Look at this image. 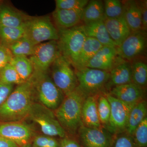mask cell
Masks as SVG:
<instances>
[{"label": "cell", "instance_id": "f35d334b", "mask_svg": "<svg viewBox=\"0 0 147 147\" xmlns=\"http://www.w3.org/2000/svg\"><path fill=\"white\" fill-rule=\"evenodd\" d=\"M139 4L142 15V29L146 31L147 28V1H142Z\"/></svg>", "mask_w": 147, "mask_h": 147}, {"label": "cell", "instance_id": "3957f363", "mask_svg": "<svg viewBox=\"0 0 147 147\" xmlns=\"http://www.w3.org/2000/svg\"><path fill=\"white\" fill-rule=\"evenodd\" d=\"M30 79L33 87L34 99L50 110H56L65 96L54 84L48 71L34 70Z\"/></svg>", "mask_w": 147, "mask_h": 147}, {"label": "cell", "instance_id": "2e32d148", "mask_svg": "<svg viewBox=\"0 0 147 147\" xmlns=\"http://www.w3.org/2000/svg\"><path fill=\"white\" fill-rule=\"evenodd\" d=\"M118 58L115 64L110 71V78L106 90L110 91L114 87L131 83V64Z\"/></svg>", "mask_w": 147, "mask_h": 147}, {"label": "cell", "instance_id": "f1b7e54d", "mask_svg": "<svg viewBox=\"0 0 147 147\" xmlns=\"http://www.w3.org/2000/svg\"><path fill=\"white\" fill-rule=\"evenodd\" d=\"M131 83L145 88L147 83V65L144 62L137 61L131 65Z\"/></svg>", "mask_w": 147, "mask_h": 147}, {"label": "cell", "instance_id": "7a4b0ae2", "mask_svg": "<svg viewBox=\"0 0 147 147\" xmlns=\"http://www.w3.org/2000/svg\"><path fill=\"white\" fill-rule=\"evenodd\" d=\"M86 98L76 88L65 96L61 105L55 110L56 118L66 133L75 135L83 125L81 115L82 105Z\"/></svg>", "mask_w": 147, "mask_h": 147}, {"label": "cell", "instance_id": "30bf717a", "mask_svg": "<svg viewBox=\"0 0 147 147\" xmlns=\"http://www.w3.org/2000/svg\"><path fill=\"white\" fill-rule=\"evenodd\" d=\"M60 55L57 40H50L36 45L29 59L34 70L47 71Z\"/></svg>", "mask_w": 147, "mask_h": 147}, {"label": "cell", "instance_id": "f546056e", "mask_svg": "<svg viewBox=\"0 0 147 147\" xmlns=\"http://www.w3.org/2000/svg\"><path fill=\"white\" fill-rule=\"evenodd\" d=\"M97 110L100 123L107 126L110 120L111 106L105 94L98 96Z\"/></svg>", "mask_w": 147, "mask_h": 147}, {"label": "cell", "instance_id": "7402d4cb", "mask_svg": "<svg viewBox=\"0 0 147 147\" xmlns=\"http://www.w3.org/2000/svg\"><path fill=\"white\" fill-rule=\"evenodd\" d=\"M123 5V16L131 32L143 31L139 3L136 1H125Z\"/></svg>", "mask_w": 147, "mask_h": 147}, {"label": "cell", "instance_id": "277c9868", "mask_svg": "<svg viewBox=\"0 0 147 147\" xmlns=\"http://www.w3.org/2000/svg\"><path fill=\"white\" fill-rule=\"evenodd\" d=\"M74 71L78 81L77 88L86 97L105 93L110 71L86 67Z\"/></svg>", "mask_w": 147, "mask_h": 147}, {"label": "cell", "instance_id": "ac0fdd59", "mask_svg": "<svg viewBox=\"0 0 147 147\" xmlns=\"http://www.w3.org/2000/svg\"><path fill=\"white\" fill-rule=\"evenodd\" d=\"M0 3V26H23L30 17L12 6Z\"/></svg>", "mask_w": 147, "mask_h": 147}, {"label": "cell", "instance_id": "60d3db41", "mask_svg": "<svg viewBox=\"0 0 147 147\" xmlns=\"http://www.w3.org/2000/svg\"><path fill=\"white\" fill-rule=\"evenodd\" d=\"M0 147H21L16 143L0 136Z\"/></svg>", "mask_w": 147, "mask_h": 147}, {"label": "cell", "instance_id": "e0dca14e", "mask_svg": "<svg viewBox=\"0 0 147 147\" xmlns=\"http://www.w3.org/2000/svg\"><path fill=\"white\" fill-rule=\"evenodd\" d=\"M83 9L56 8L52 13L53 23L57 30L66 29L78 26L82 21Z\"/></svg>", "mask_w": 147, "mask_h": 147}, {"label": "cell", "instance_id": "7bdbcfd3", "mask_svg": "<svg viewBox=\"0 0 147 147\" xmlns=\"http://www.w3.org/2000/svg\"><path fill=\"white\" fill-rule=\"evenodd\" d=\"M1 1H0V3H1Z\"/></svg>", "mask_w": 147, "mask_h": 147}, {"label": "cell", "instance_id": "e575fe53", "mask_svg": "<svg viewBox=\"0 0 147 147\" xmlns=\"http://www.w3.org/2000/svg\"><path fill=\"white\" fill-rule=\"evenodd\" d=\"M32 147H60V142L54 137L47 135H37L33 139Z\"/></svg>", "mask_w": 147, "mask_h": 147}, {"label": "cell", "instance_id": "4316f807", "mask_svg": "<svg viewBox=\"0 0 147 147\" xmlns=\"http://www.w3.org/2000/svg\"><path fill=\"white\" fill-rule=\"evenodd\" d=\"M24 26L17 28L0 26V44L7 47L24 36Z\"/></svg>", "mask_w": 147, "mask_h": 147}, {"label": "cell", "instance_id": "d6986e66", "mask_svg": "<svg viewBox=\"0 0 147 147\" xmlns=\"http://www.w3.org/2000/svg\"><path fill=\"white\" fill-rule=\"evenodd\" d=\"M104 22L110 38L117 47L119 46L131 34V30L123 15L117 18H106Z\"/></svg>", "mask_w": 147, "mask_h": 147}, {"label": "cell", "instance_id": "7c38bea8", "mask_svg": "<svg viewBox=\"0 0 147 147\" xmlns=\"http://www.w3.org/2000/svg\"><path fill=\"white\" fill-rule=\"evenodd\" d=\"M0 136L24 147L30 144L34 133L31 127L20 122L0 123Z\"/></svg>", "mask_w": 147, "mask_h": 147}, {"label": "cell", "instance_id": "484cf974", "mask_svg": "<svg viewBox=\"0 0 147 147\" xmlns=\"http://www.w3.org/2000/svg\"><path fill=\"white\" fill-rule=\"evenodd\" d=\"M10 64L24 82L27 81L33 73V67L28 57H13Z\"/></svg>", "mask_w": 147, "mask_h": 147}, {"label": "cell", "instance_id": "d4e9b609", "mask_svg": "<svg viewBox=\"0 0 147 147\" xmlns=\"http://www.w3.org/2000/svg\"><path fill=\"white\" fill-rule=\"evenodd\" d=\"M147 102L145 100L138 102L131 109L127 121L125 132L132 136L137 126L147 117Z\"/></svg>", "mask_w": 147, "mask_h": 147}, {"label": "cell", "instance_id": "44dd1931", "mask_svg": "<svg viewBox=\"0 0 147 147\" xmlns=\"http://www.w3.org/2000/svg\"><path fill=\"white\" fill-rule=\"evenodd\" d=\"M98 96L87 97L84 100L82 110V120L83 125L91 128H100V123L97 110Z\"/></svg>", "mask_w": 147, "mask_h": 147}, {"label": "cell", "instance_id": "74e56055", "mask_svg": "<svg viewBox=\"0 0 147 147\" xmlns=\"http://www.w3.org/2000/svg\"><path fill=\"white\" fill-rule=\"evenodd\" d=\"M13 86L14 85L4 84L0 82V106L13 91Z\"/></svg>", "mask_w": 147, "mask_h": 147}, {"label": "cell", "instance_id": "ab89813d", "mask_svg": "<svg viewBox=\"0 0 147 147\" xmlns=\"http://www.w3.org/2000/svg\"><path fill=\"white\" fill-rule=\"evenodd\" d=\"M59 142L60 147H82L77 141L69 137L62 138Z\"/></svg>", "mask_w": 147, "mask_h": 147}, {"label": "cell", "instance_id": "5b68a950", "mask_svg": "<svg viewBox=\"0 0 147 147\" xmlns=\"http://www.w3.org/2000/svg\"><path fill=\"white\" fill-rule=\"evenodd\" d=\"M58 30L59 38L57 42L60 53L74 68L86 36L79 26Z\"/></svg>", "mask_w": 147, "mask_h": 147}, {"label": "cell", "instance_id": "836d02e7", "mask_svg": "<svg viewBox=\"0 0 147 147\" xmlns=\"http://www.w3.org/2000/svg\"><path fill=\"white\" fill-rule=\"evenodd\" d=\"M89 1L88 0H56V8L61 9H83Z\"/></svg>", "mask_w": 147, "mask_h": 147}, {"label": "cell", "instance_id": "83f0119b", "mask_svg": "<svg viewBox=\"0 0 147 147\" xmlns=\"http://www.w3.org/2000/svg\"><path fill=\"white\" fill-rule=\"evenodd\" d=\"M35 45L24 36L9 45L7 48L10 50L13 57H28L31 55Z\"/></svg>", "mask_w": 147, "mask_h": 147}, {"label": "cell", "instance_id": "cb8c5ba5", "mask_svg": "<svg viewBox=\"0 0 147 147\" xmlns=\"http://www.w3.org/2000/svg\"><path fill=\"white\" fill-rule=\"evenodd\" d=\"M102 46L103 45L97 40L93 38L86 37L74 69L85 67L89 61L93 57Z\"/></svg>", "mask_w": 147, "mask_h": 147}, {"label": "cell", "instance_id": "5bb4252c", "mask_svg": "<svg viewBox=\"0 0 147 147\" xmlns=\"http://www.w3.org/2000/svg\"><path fill=\"white\" fill-rule=\"evenodd\" d=\"M119 100L128 104H136L144 100L145 88L131 83L112 88L108 93Z\"/></svg>", "mask_w": 147, "mask_h": 147}, {"label": "cell", "instance_id": "ba28073f", "mask_svg": "<svg viewBox=\"0 0 147 147\" xmlns=\"http://www.w3.org/2000/svg\"><path fill=\"white\" fill-rule=\"evenodd\" d=\"M28 117L39 126L43 134L61 139L65 137L66 133L54 112L42 104L34 102Z\"/></svg>", "mask_w": 147, "mask_h": 147}, {"label": "cell", "instance_id": "4dcf8cb0", "mask_svg": "<svg viewBox=\"0 0 147 147\" xmlns=\"http://www.w3.org/2000/svg\"><path fill=\"white\" fill-rule=\"evenodd\" d=\"M24 82L10 63L6 66L0 72V82L3 84L18 85Z\"/></svg>", "mask_w": 147, "mask_h": 147}, {"label": "cell", "instance_id": "4fadbf2b", "mask_svg": "<svg viewBox=\"0 0 147 147\" xmlns=\"http://www.w3.org/2000/svg\"><path fill=\"white\" fill-rule=\"evenodd\" d=\"M146 46L145 31L131 32L121 44L117 47V53L123 59L131 60L143 53Z\"/></svg>", "mask_w": 147, "mask_h": 147}, {"label": "cell", "instance_id": "52a82bcc", "mask_svg": "<svg viewBox=\"0 0 147 147\" xmlns=\"http://www.w3.org/2000/svg\"><path fill=\"white\" fill-rule=\"evenodd\" d=\"M72 67L71 63L60 54L48 70L54 84L65 96L74 91L78 86L77 77Z\"/></svg>", "mask_w": 147, "mask_h": 147}, {"label": "cell", "instance_id": "b9f144b4", "mask_svg": "<svg viewBox=\"0 0 147 147\" xmlns=\"http://www.w3.org/2000/svg\"><path fill=\"white\" fill-rule=\"evenodd\" d=\"M24 147H32V146H31L30 145L28 144V145H27V146H26Z\"/></svg>", "mask_w": 147, "mask_h": 147}, {"label": "cell", "instance_id": "1f68e13d", "mask_svg": "<svg viewBox=\"0 0 147 147\" xmlns=\"http://www.w3.org/2000/svg\"><path fill=\"white\" fill-rule=\"evenodd\" d=\"M104 6L106 18H117L123 16V5L119 0H105Z\"/></svg>", "mask_w": 147, "mask_h": 147}, {"label": "cell", "instance_id": "ffe728a7", "mask_svg": "<svg viewBox=\"0 0 147 147\" xmlns=\"http://www.w3.org/2000/svg\"><path fill=\"white\" fill-rule=\"evenodd\" d=\"M79 26L86 36L97 40L103 46L117 47L115 42L110 38L104 21L84 24Z\"/></svg>", "mask_w": 147, "mask_h": 147}, {"label": "cell", "instance_id": "8d00e7d4", "mask_svg": "<svg viewBox=\"0 0 147 147\" xmlns=\"http://www.w3.org/2000/svg\"><path fill=\"white\" fill-rule=\"evenodd\" d=\"M13 57L8 48L0 44V72L6 66L10 63Z\"/></svg>", "mask_w": 147, "mask_h": 147}, {"label": "cell", "instance_id": "9c48e42d", "mask_svg": "<svg viewBox=\"0 0 147 147\" xmlns=\"http://www.w3.org/2000/svg\"><path fill=\"white\" fill-rule=\"evenodd\" d=\"M105 95L110 102L111 113L107 129L113 134L123 133L126 130L127 125L131 109L136 104H128L121 101L109 94Z\"/></svg>", "mask_w": 147, "mask_h": 147}, {"label": "cell", "instance_id": "d590c367", "mask_svg": "<svg viewBox=\"0 0 147 147\" xmlns=\"http://www.w3.org/2000/svg\"><path fill=\"white\" fill-rule=\"evenodd\" d=\"M111 147H135L132 137L127 133L121 134L114 139Z\"/></svg>", "mask_w": 147, "mask_h": 147}, {"label": "cell", "instance_id": "8fae6325", "mask_svg": "<svg viewBox=\"0 0 147 147\" xmlns=\"http://www.w3.org/2000/svg\"><path fill=\"white\" fill-rule=\"evenodd\" d=\"M82 147H111L114 141L113 134L107 129L80 127L77 134Z\"/></svg>", "mask_w": 147, "mask_h": 147}, {"label": "cell", "instance_id": "603a6c76", "mask_svg": "<svg viewBox=\"0 0 147 147\" xmlns=\"http://www.w3.org/2000/svg\"><path fill=\"white\" fill-rule=\"evenodd\" d=\"M106 18L104 12V6L101 1H89L83 10L82 21L88 24L96 21H104Z\"/></svg>", "mask_w": 147, "mask_h": 147}, {"label": "cell", "instance_id": "6da1fadb", "mask_svg": "<svg viewBox=\"0 0 147 147\" xmlns=\"http://www.w3.org/2000/svg\"><path fill=\"white\" fill-rule=\"evenodd\" d=\"M34 99L30 78L17 85L0 106V123L20 122L28 117Z\"/></svg>", "mask_w": 147, "mask_h": 147}, {"label": "cell", "instance_id": "9a60e30c", "mask_svg": "<svg viewBox=\"0 0 147 147\" xmlns=\"http://www.w3.org/2000/svg\"><path fill=\"white\" fill-rule=\"evenodd\" d=\"M117 55V47L103 46L85 67L110 71L115 64Z\"/></svg>", "mask_w": 147, "mask_h": 147}, {"label": "cell", "instance_id": "8992f818", "mask_svg": "<svg viewBox=\"0 0 147 147\" xmlns=\"http://www.w3.org/2000/svg\"><path fill=\"white\" fill-rule=\"evenodd\" d=\"M24 27V36L34 45L59 38L57 29L49 16H30Z\"/></svg>", "mask_w": 147, "mask_h": 147}, {"label": "cell", "instance_id": "d6a6232c", "mask_svg": "<svg viewBox=\"0 0 147 147\" xmlns=\"http://www.w3.org/2000/svg\"><path fill=\"white\" fill-rule=\"evenodd\" d=\"M131 137L135 147H147V117L137 126Z\"/></svg>", "mask_w": 147, "mask_h": 147}]
</instances>
